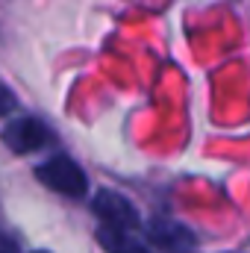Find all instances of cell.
Masks as SVG:
<instances>
[{"mask_svg":"<svg viewBox=\"0 0 250 253\" xmlns=\"http://www.w3.org/2000/svg\"><path fill=\"white\" fill-rule=\"evenodd\" d=\"M3 141L12 153H33L39 147H44L47 141V126L33 115H18L3 126Z\"/></svg>","mask_w":250,"mask_h":253,"instance_id":"obj_4","label":"cell"},{"mask_svg":"<svg viewBox=\"0 0 250 253\" xmlns=\"http://www.w3.org/2000/svg\"><path fill=\"white\" fill-rule=\"evenodd\" d=\"M94 215L100 218V224L106 227H118V230H138L141 227V218L135 212V206L126 200L124 194L118 191H109V189H100L94 194V203H91Z\"/></svg>","mask_w":250,"mask_h":253,"instance_id":"obj_2","label":"cell"},{"mask_svg":"<svg viewBox=\"0 0 250 253\" xmlns=\"http://www.w3.org/2000/svg\"><path fill=\"white\" fill-rule=\"evenodd\" d=\"M3 253H18V245H15V239H9V236H6V242H3Z\"/></svg>","mask_w":250,"mask_h":253,"instance_id":"obj_6","label":"cell"},{"mask_svg":"<svg viewBox=\"0 0 250 253\" xmlns=\"http://www.w3.org/2000/svg\"><path fill=\"white\" fill-rule=\"evenodd\" d=\"M33 253H47V251H33Z\"/></svg>","mask_w":250,"mask_h":253,"instance_id":"obj_7","label":"cell"},{"mask_svg":"<svg viewBox=\"0 0 250 253\" xmlns=\"http://www.w3.org/2000/svg\"><path fill=\"white\" fill-rule=\"evenodd\" d=\"M147 239L165 253H194L197 251V239L186 224L174 221V218H153L147 224Z\"/></svg>","mask_w":250,"mask_h":253,"instance_id":"obj_3","label":"cell"},{"mask_svg":"<svg viewBox=\"0 0 250 253\" xmlns=\"http://www.w3.org/2000/svg\"><path fill=\"white\" fill-rule=\"evenodd\" d=\"M97 242L106 253H147V248L132 236V230H118V227H97Z\"/></svg>","mask_w":250,"mask_h":253,"instance_id":"obj_5","label":"cell"},{"mask_svg":"<svg viewBox=\"0 0 250 253\" xmlns=\"http://www.w3.org/2000/svg\"><path fill=\"white\" fill-rule=\"evenodd\" d=\"M36 180L44 183L47 189L65 194V197H83V194L88 191V177H85V171H83L71 156H62V153H56V156H50L47 162H42V165L36 168Z\"/></svg>","mask_w":250,"mask_h":253,"instance_id":"obj_1","label":"cell"}]
</instances>
